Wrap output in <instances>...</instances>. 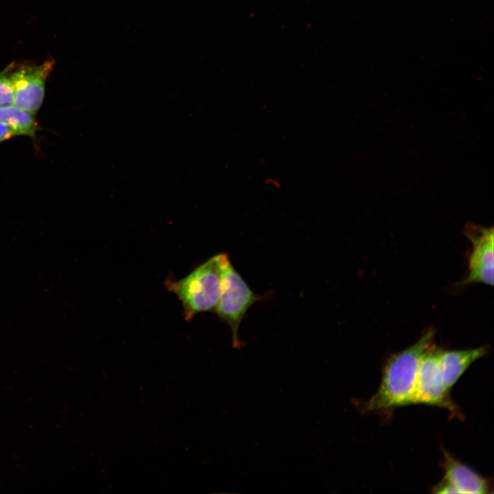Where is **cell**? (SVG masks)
Returning <instances> with one entry per match:
<instances>
[{
    "label": "cell",
    "instance_id": "cell-2",
    "mask_svg": "<svg viewBox=\"0 0 494 494\" xmlns=\"http://www.w3.org/2000/svg\"><path fill=\"white\" fill-rule=\"evenodd\" d=\"M222 257L217 254L183 279L166 281L167 289L181 301L187 320L215 308L221 294Z\"/></svg>",
    "mask_w": 494,
    "mask_h": 494
},
{
    "label": "cell",
    "instance_id": "cell-3",
    "mask_svg": "<svg viewBox=\"0 0 494 494\" xmlns=\"http://www.w3.org/2000/svg\"><path fill=\"white\" fill-rule=\"evenodd\" d=\"M259 298L235 270L228 255L223 253L221 294L215 310L229 326L233 347L243 346L239 338V327L248 310Z\"/></svg>",
    "mask_w": 494,
    "mask_h": 494
},
{
    "label": "cell",
    "instance_id": "cell-11",
    "mask_svg": "<svg viewBox=\"0 0 494 494\" xmlns=\"http://www.w3.org/2000/svg\"><path fill=\"white\" fill-rule=\"evenodd\" d=\"M436 493H460L459 491L447 480L443 479L433 488Z\"/></svg>",
    "mask_w": 494,
    "mask_h": 494
},
{
    "label": "cell",
    "instance_id": "cell-9",
    "mask_svg": "<svg viewBox=\"0 0 494 494\" xmlns=\"http://www.w3.org/2000/svg\"><path fill=\"white\" fill-rule=\"evenodd\" d=\"M0 122L12 128L19 136L34 137L38 130L34 115L13 104L0 106Z\"/></svg>",
    "mask_w": 494,
    "mask_h": 494
},
{
    "label": "cell",
    "instance_id": "cell-6",
    "mask_svg": "<svg viewBox=\"0 0 494 494\" xmlns=\"http://www.w3.org/2000/svg\"><path fill=\"white\" fill-rule=\"evenodd\" d=\"M53 62L47 61L39 65H23L12 71L10 78L15 106L36 114L45 96V86Z\"/></svg>",
    "mask_w": 494,
    "mask_h": 494
},
{
    "label": "cell",
    "instance_id": "cell-4",
    "mask_svg": "<svg viewBox=\"0 0 494 494\" xmlns=\"http://www.w3.org/2000/svg\"><path fill=\"white\" fill-rule=\"evenodd\" d=\"M441 349L432 344L421 360L412 404H426L449 410L462 418V412L450 397L444 382L440 366Z\"/></svg>",
    "mask_w": 494,
    "mask_h": 494
},
{
    "label": "cell",
    "instance_id": "cell-1",
    "mask_svg": "<svg viewBox=\"0 0 494 494\" xmlns=\"http://www.w3.org/2000/svg\"><path fill=\"white\" fill-rule=\"evenodd\" d=\"M434 331L427 330L412 345L386 361L377 392L360 406L362 412H376L412 404L419 364L434 344Z\"/></svg>",
    "mask_w": 494,
    "mask_h": 494
},
{
    "label": "cell",
    "instance_id": "cell-8",
    "mask_svg": "<svg viewBox=\"0 0 494 494\" xmlns=\"http://www.w3.org/2000/svg\"><path fill=\"white\" fill-rule=\"evenodd\" d=\"M488 351L486 346H480L464 350H442L440 355V366L446 387L450 390L465 370L477 360L484 356Z\"/></svg>",
    "mask_w": 494,
    "mask_h": 494
},
{
    "label": "cell",
    "instance_id": "cell-5",
    "mask_svg": "<svg viewBox=\"0 0 494 494\" xmlns=\"http://www.w3.org/2000/svg\"><path fill=\"white\" fill-rule=\"evenodd\" d=\"M465 235L471 244L468 274L462 285L483 283L493 285L494 231L493 227L475 224L466 226Z\"/></svg>",
    "mask_w": 494,
    "mask_h": 494
},
{
    "label": "cell",
    "instance_id": "cell-10",
    "mask_svg": "<svg viewBox=\"0 0 494 494\" xmlns=\"http://www.w3.org/2000/svg\"><path fill=\"white\" fill-rule=\"evenodd\" d=\"M12 67L0 72V106L14 103V91L11 81Z\"/></svg>",
    "mask_w": 494,
    "mask_h": 494
},
{
    "label": "cell",
    "instance_id": "cell-12",
    "mask_svg": "<svg viewBox=\"0 0 494 494\" xmlns=\"http://www.w3.org/2000/svg\"><path fill=\"white\" fill-rule=\"evenodd\" d=\"M19 136L12 128L0 122V143Z\"/></svg>",
    "mask_w": 494,
    "mask_h": 494
},
{
    "label": "cell",
    "instance_id": "cell-7",
    "mask_svg": "<svg viewBox=\"0 0 494 494\" xmlns=\"http://www.w3.org/2000/svg\"><path fill=\"white\" fill-rule=\"evenodd\" d=\"M442 466L444 479L450 482L460 493H488L489 480L443 451Z\"/></svg>",
    "mask_w": 494,
    "mask_h": 494
}]
</instances>
